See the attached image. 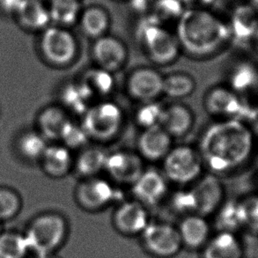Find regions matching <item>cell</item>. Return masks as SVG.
<instances>
[{
    "instance_id": "6da1fadb",
    "label": "cell",
    "mask_w": 258,
    "mask_h": 258,
    "mask_svg": "<svg viewBox=\"0 0 258 258\" xmlns=\"http://www.w3.org/2000/svg\"><path fill=\"white\" fill-rule=\"evenodd\" d=\"M200 147L203 159L212 170L227 172L248 160L253 137L243 122L231 119L211 126L203 136Z\"/></svg>"
},
{
    "instance_id": "7a4b0ae2",
    "label": "cell",
    "mask_w": 258,
    "mask_h": 258,
    "mask_svg": "<svg viewBox=\"0 0 258 258\" xmlns=\"http://www.w3.org/2000/svg\"><path fill=\"white\" fill-rule=\"evenodd\" d=\"M231 35L223 21L199 7L185 10L178 20L179 44L196 56H206L220 49Z\"/></svg>"
},
{
    "instance_id": "3957f363",
    "label": "cell",
    "mask_w": 258,
    "mask_h": 258,
    "mask_svg": "<svg viewBox=\"0 0 258 258\" xmlns=\"http://www.w3.org/2000/svg\"><path fill=\"white\" fill-rule=\"evenodd\" d=\"M68 229L67 220L59 213H42L32 221L25 236L30 250L38 255H47L63 244Z\"/></svg>"
},
{
    "instance_id": "277c9868",
    "label": "cell",
    "mask_w": 258,
    "mask_h": 258,
    "mask_svg": "<svg viewBox=\"0 0 258 258\" xmlns=\"http://www.w3.org/2000/svg\"><path fill=\"white\" fill-rule=\"evenodd\" d=\"M123 113L118 105L102 101L91 106L83 117L82 127L87 136L94 140H111L122 128Z\"/></svg>"
},
{
    "instance_id": "5b68a950",
    "label": "cell",
    "mask_w": 258,
    "mask_h": 258,
    "mask_svg": "<svg viewBox=\"0 0 258 258\" xmlns=\"http://www.w3.org/2000/svg\"><path fill=\"white\" fill-rule=\"evenodd\" d=\"M138 37L154 62L165 64L171 63L177 57L180 48L177 38L161 27L156 20L142 25L138 32Z\"/></svg>"
},
{
    "instance_id": "8992f818",
    "label": "cell",
    "mask_w": 258,
    "mask_h": 258,
    "mask_svg": "<svg viewBox=\"0 0 258 258\" xmlns=\"http://www.w3.org/2000/svg\"><path fill=\"white\" fill-rule=\"evenodd\" d=\"M40 49L49 63L63 67L74 59L77 53V42L67 28L58 26L48 27L42 31Z\"/></svg>"
},
{
    "instance_id": "52a82bcc",
    "label": "cell",
    "mask_w": 258,
    "mask_h": 258,
    "mask_svg": "<svg viewBox=\"0 0 258 258\" xmlns=\"http://www.w3.org/2000/svg\"><path fill=\"white\" fill-rule=\"evenodd\" d=\"M141 235L146 249L156 257H173L183 246L177 227L170 224L150 222Z\"/></svg>"
},
{
    "instance_id": "ba28073f",
    "label": "cell",
    "mask_w": 258,
    "mask_h": 258,
    "mask_svg": "<svg viewBox=\"0 0 258 258\" xmlns=\"http://www.w3.org/2000/svg\"><path fill=\"white\" fill-rule=\"evenodd\" d=\"M164 159L165 174L176 183L190 182L201 173V157L191 147H175L169 151Z\"/></svg>"
},
{
    "instance_id": "9c48e42d",
    "label": "cell",
    "mask_w": 258,
    "mask_h": 258,
    "mask_svg": "<svg viewBox=\"0 0 258 258\" xmlns=\"http://www.w3.org/2000/svg\"><path fill=\"white\" fill-rule=\"evenodd\" d=\"M76 197L78 202L83 208L96 211L119 199L120 192L107 180L90 177L78 186Z\"/></svg>"
},
{
    "instance_id": "30bf717a",
    "label": "cell",
    "mask_w": 258,
    "mask_h": 258,
    "mask_svg": "<svg viewBox=\"0 0 258 258\" xmlns=\"http://www.w3.org/2000/svg\"><path fill=\"white\" fill-rule=\"evenodd\" d=\"M115 228L124 235L141 234L150 223L146 206L136 200L122 203L113 218Z\"/></svg>"
},
{
    "instance_id": "8fae6325",
    "label": "cell",
    "mask_w": 258,
    "mask_h": 258,
    "mask_svg": "<svg viewBox=\"0 0 258 258\" xmlns=\"http://www.w3.org/2000/svg\"><path fill=\"white\" fill-rule=\"evenodd\" d=\"M105 170L117 182L130 185L134 184L145 171L141 158L129 152L108 154Z\"/></svg>"
},
{
    "instance_id": "7c38bea8",
    "label": "cell",
    "mask_w": 258,
    "mask_h": 258,
    "mask_svg": "<svg viewBox=\"0 0 258 258\" xmlns=\"http://www.w3.org/2000/svg\"><path fill=\"white\" fill-rule=\"evenodd\" d=\"M206 107L212 115L230 116L238 120L245 118L249 109L235 93L224 87H216L207 94Z\"/></svg>"
},
{
    "instance_id": "4fadbf2b",
    "label": "cell",
    "mask_w": 258,
    "mask_h": 258,
    "mask_svg": "<svg viewBox=\"0 0 258 258\" xmlns=\"http://www.w3.org/2000/svg\"><path fill=\"white\" fill-rule=\"evenodd\" d=\"M190 190L195 204V213L201 216L214 212L223 199V186L214 175L202 178Z\"/></svg>"
},
{
    "instance_id": "5bb4252c",
    "label": "cell",
    "mask_w": 258,
    "mask_h": 258,
    "mask_svg": "<svg viewBox=\"0 0 258 258\" xmlns=\"http://www.w3.org/2000/svg\"><path fill=\"white\" fill-rule=\"evenodd\" d=\"M163 79L161 74L151 68L136 70L128 80V91L137 100L149 102L162 94Z\"/></svg>"
},
{
    "instance_id": "9a60e30c",
    "label": "cell",
    "mask_w": 258,
    "mask_h": 258,
    "mask_svg": "<svg viewBox=\"0 0 258 258\" xmlns=\"http://www.w3.org/2000/svg\"><path fill=\"white\" fill-rule=\"evenodd\" d=\"M93 55L100 68L111 73L118 70L124 64L127 49L118 39L103 35L94 43Z\"/></svg>"
},
{
    "instance_id": "2e32d148",
    "label": "cell",
    "mask_w": 258,
    "mask_h": 258,
    "mask_svg": "<svg viewBox=\"0 0 258 258\" xmlns=\"http://www.w3.org/2000/svg\"><path fill=\"white\" fill-rule=\"evenodd\" d=\"M168 187L162 174L155 170L144 171L133 185L136 201L144 206H155L164 198Z\"/></svg>"
},
{
    "instance_id": "e0dca14e",
    "label": "cell",
    "mask_w": 258,
    "mask_h": 258,
    "mask_svg": "<svg viewBox=\"0 0 258 258\" xmlns=\"http://www.w3.org/2000/svg\"><path fill=\"white\" fill-rule=\"evenodd\" d=\"M171 136L161 125L144 130L139 140L140 154L150 161H158L167 156L171 150Z\"/></svg>"
},
{
    "instance_id": "ac0fdd59",
    "label": "cell",
    "mask_w": 258,
    "mask_h": 258,
    "mask_svg": "<svg viewBox=\"0 0 258 258\" xmlns=\"http://www.w3.org/2000/svg\"><path fill=\"white\" fill-rule=\"evenodd\" d=\"M177 228L182 245L190 249L204 248L211 239L209 224L199 214H188Z\"/></svg>"
},
{
    "instance_id": "d6986e66",
    "label": "cell",
    "mask_w": 258,
    "mask_h": 258,
    "mask_svg": "<svg viewBox=\"0 0 258 258\" xmlns=\"http://www.w3.org/2000/svg\"><path fill=\"white\" fill-rule=\"evenodd\" d=\"M15 15L23 28L32 31L44 30L51 21L48 7L40 0H23Z\"/></svg>"
},
{
    "instance_id": "ffe728a7",
    "label": "cell",
    "mask_w": 258,
    "mask_h": 258,
    "mask_svg": "<svg viewBox=\"0 0 258 258\" xmlns=\"http://www.w3.org/2000/svg\"><path fill=\"white\" fill-rule=\"evenodd\" d=\"M70 122L64 109L56 106L43 108L37 117L39 133L48 140L61 139L63 130Z\"/></svg>"
},
{
    "instance_id": "44dd1931",
    "label": "cell",
    "mask_w": 258,
    "mask_h": 258,
    "mask_svg": "<svg viewBox=\"0 0 258 258\" xmlns=\"http://www.w3.org/2000/svg\"><path fill=\"white\" fill-rule=\"evenodd\" d=\"M40 162L46 174L51 177H62L69 172L73 165L70 149L63 145L48 146Z\"/></svg>"
},
{
    "instance_id": "7402d4cb",
    "label": "cell",
    "mask_w": 258,
    "mask_h": 258,
    "mask_svg": "<svg viewBox=\"0 0 258 258\" xmlns=\"http://www.w3.org/2000/svg\"><path fill=\"white\" fill-rule=\"evenodd\" d=\"M60 98L63 107L75 115H83L90 108L94 94L81 81L69 83L61 91Z\"/></svg>"
},
{
    "instance_id": "603a6c76",
    "label": "cell",
    "mask_w": 258,
    "mask_h": 258,
    "mask_svg": "<svg viewBox=\"0 0 258 258\" xmlns=\"http://www.w3.org/2000/svg\"><path fill=\"white\" fill-rule=\"evenodd\" d=\"M193 122L191 112L183 105L164 108L161 126L171 137H181L188 133Z\"/></svg>"
},
{
    "instance_id": "cb8c5ba5",
    "label": "cell",
    "mask_w": 258,
    "mask_h": 258,
    "mask_svg": "<svg viewBox=\"0 0 258 258\" xmlns=\"http://www.w3.org/2000/svg\"><path fill=\"white\" fill-rule=\"evenodd\" d=\"M203 248V258H241L242 256L241 245L229 232H222L211 238Z\"/></svg>"
},
{
    "instance_id": "d4e9b609",
    "label": "cell",
    "mask_w": 258,
    "mask_h": 258,
    "mask_svg": "<svg viewBox=\"0 0 258 258\" xmlns=\"http://www.w3.org/2000/svg\"><path fill=\"white\" fill-rule=\"evenodd\" d=\"M258 28L257 14L250 6H241L234 10L231 22V33L240 41L255 35Z\"/></svg>"
},
{
    "instance_id": "484cf974",
    "label": "cell",
    "mask_w": 258,
    "mask_h": 258,
    "mask_svg": "<svg viewBox=\"0 0 258 258\" xmlns=\"http://www.w3.org/2000/svg\"><path fill=\"white\" fill-rule=\"evenodd\" d=\"M79 21L85 35L93 38L98 39L105 35L109 27L108 13L97 6H92L82 11Z\"/></svg>"
},
{
    "instance_id": "4316f807",
    "label": "cell",
    "mask_w": 258,
    "mask_h": 258,
    "mask_svg": "<svg viewBox=\"0 0 258 258\" xmlns=\"http://www.w3.org/2000/svg\"><path fill=\"white\" fill-rule=\"evenodd\" d=\"M48 9L50 21L62 28L76 23L82 12L80 0H51Z\"/></svg>"
},
{
    "instance_id": "83f0119b",
    "label": "cell",
    "mask_w": 258,
    "mask_h": 258,
    "mask_svg": "<svg viewBox=\"0 0 258 258\" xmlns=\"http://www.w3.org/2000/svg\"><path fill=\"white\" fill-rule=\"evenodd\" d=\"M48 146L47 140L38 131H26L18 138V152L27 161H41Z\"/></svg>"
},
{
    "instance_id": "f1b7e54d",
    "label": "cell",
    "mask_w": 258,
    "mask_h": 258,
    "mask_svg": "<svg viewBox=\"0 0 258 258\" xmlns=\"http://www.w3.org/2000/svg\"><path fill=\"white\" fill-rule=\"evenodd\" d=\"M108 154L101 148L90 147L82 151L76 161L78 173L85 177H94L105 169Z\"/></svg>"
},
{
    "instance_id": "f546056e",
    "label": "cell",
    "mask_w": 258,
    "mask_h": 258,
    "mask_svg": "<svg viewBox=\"0 0 258 258\" xmlns=\"http://www.w3.org/2000/svg\"><path fill=\"white\" fill-rule=\"evenodd\" d=\"M30 250L26 236L15 232L0 235V258H25Z\"/></svg>"
},
{
    "instance_id": "4dcf8cb0",
    "label": "cell",
    "mask_w": 258,
    "mask_h": 258,
    "mask_svg": "<svg viewBox=\"0 0 258 258\" xmlns=\"http://www.w3.org/2000/svg\"><path fill=\"white\" fill-rule=\"evenodd\" d=\"M81 81L89 88L94 97L107 96L115 86L111 73L101 68L87 71Z\"/></svg>"
},
{
    "instance_id": "1f68e13d",
    "label": "cell",
    "mask_w": 258,
    "mask_h": 258,
    "mask_svg": "<svg viewBox=\"0 0 258 258\" xmlns=\"http://www.w3.org/2000/svg\"><path fill=\"white\" fill-rule=\"evenodd\" d=\"M195 88L191 77L185 74H173L163 79L162 93L168 97L182 98L188 96Z\"/></svg>"
},
{
    "instance_id": "d6a6232c",
    "label": "cell",
    "mask_w": 258,
    "mask_h": 258,
    "mask_svg": "<svg viewBox=\"0 0 258 258\" xmlns=\"http://www.w3.org/2000/svg\"><path fill=\"white\" fill-rule=\"evenodd\" d=\"M21 197L13 188L0 187V220L14 218L21 209Z\"/></svg>"
},
{
    "instance_id": "836d02e7",
    "label": "cell",
    "mask_w": 258,
    "mask_h": 258,
    "mask_svg": "<svg viewBox=\"0 0 258 258\" xmlns=\"http://www.w3.org/2000/svg\"><path fill=\"white\" fill-rule=\"evenodd\" d=\"M257 74L254 67L248 63H242L236 67L231 77V84L234 90L244 92L256 85Z\"/></svg>"
},
{
    "instance_id": "e575fe53",
    "label": "cell",
    "mask_w": 258,
    "mask_h": 258,
    "mask_svg": "<svg viewBox=\"0 0 258 258\" xmlns=\"http://www.w3.org/2000/svg\"><path fill=\"white\" fill-rule=\"evenodd\" d=\"M164 108L154 101L146 102L137 112V122L145 129L161 125Z\"/></svg>"
},
{
    "instance_id": "d590c367",
    "label": "cell",
    "mask_w": 258,
    "mask_h": 258,
    "mask_svg": "<svg viewBox=\"0 0 258 258\" xmlns=\"http://www.w3.org/2000/svg\"><path fill=\"white\" fill-rule=\"evenodd\" d=\"M89 137L82 125H78L70 120L63 130L60 140L63 141V146L68 149H79L84 147Z\"/></svg>"
},
{
    "instance_id": "8d00e7d4",
    "label": "cell",
    "mask_w": 258,
    "mask_h": 258,
    "mask_svg": "<svg viewBox=\"0 0 258 258\" xmlns=\"http://www.w3.org/2000/svg\"><path fill=\"white\" fill-rule=\"evenodd\" d=\"M237 206L241 223L258 229V197H249Z\"/></svg>"
},
{
    "instance_id": "74e56055",
    "label": "cell",
    "mask_w": 258,
    "mask_h": 258,
    "mask_svg": "<svg viewBox=\"0 0 258 258\" xmlns=\"http://www.w3.org/2000/svg\"><path fill=\"white\" fill-rule=\"evenodd\" d=\"M184 11L181 8V0H158L154 6V20L158 22L173 18L179 20Z\"/></svg>"
},
{
    "instance_id": "f35d334b",
    "label": "cell",
    "mask_w": 258,
    "mask_h": 258,
    "mask_svg": "<svg viewBox=\"0 0 258 258\" xmlns=\"http://www.w3.org/2000/svg\"><path fill=\"white\" fill-rule=\"evenodd\" d=\"M23 0H0V7L6 13L16 14Z\"/></svg>"
},
{
    "instance_id": "ab89813d",
    "label": "cell",
    "mask_w": 258,
    "mask_h": 258,
    "mask_svg": "<svg viewBox=\"0 0 258 258\" xmlns=\"http://www.w3.org/2000/svg\"><path fill=\"white\" fill-rule=\"evenodd\" d=\"M245 118L250 122V125L258 135V107L255 108H249Z\"/></svg>"
},
{
    "instance_id": "60d3db41",
    "label": "cell",
    "mask_w": 258,
    "mask_h": 258,
    "mask_svg": "<svg viewBox=\"0 0 258 258\" xmlns=\"http://www.w3.org/2000/svg\"><path fill=\"white\" fill-rule=\"evenodd\" d=\"M254 36H255V41H256V49L258 50V28L256 29V31H255Z\"/></svg>"
},
{
    "instance_id": "b9f144b4",
    "label": "cell",
    "mask_w": 258,
    "mask_h": 258,
    "mask_svg": "<svg viewBox=\"0 0 258 258\" xmlns=\"http://www.w3.org/2000/svg\"><path fill=\"white\" fill-rule=\"evenodd\" d=\"M196 1H198V2H200V3L206 4L209 3L211 1H213V0H196Z\"/></svg>"
},
{
    "instance_id": "7bdbcfd3",
    "label": "cell",
    "mask_w": 258,
    "mask_h": 258,
    "mask_svg": "<svg viewBox=\"0 0 258 258\" xmlns=\"http://www.w3.org/2000/svg\"><path fill=\"white\" fill-rule=\"evenodd\" d=\"M3 234V225H2V221L0 220V235Z\"/></svg>"
},
{
    "instance_id": "ee69618b",
    "label": "cell",
    "mask_w": 258,
    "mask_h": 258,
    "mask_svg": "<svg viewBox=\"0 0 258 258\" xmlns=\"http://www.w3.org/2000/svg\"><path fill=\"white\" fill-rule=\"evenodd\" d=\"M253 1H254V3L258 7V0H253Z\"/></svg>"
},
{
    "instance_id": "f6af8a7d",
    "label": "cell",
    "mask_w": 258,
    "mask_h": 258,
    "mask_svg": "<svg viewBox=\"0 0 258 258\" xmlns=\"http://www.w3.org/2000/svg\"><path fill=\"white\" fill-rule=\"evenodd\" d=\"M38 258H40V257H38Z\"/></svg>"
}]
</instances>
